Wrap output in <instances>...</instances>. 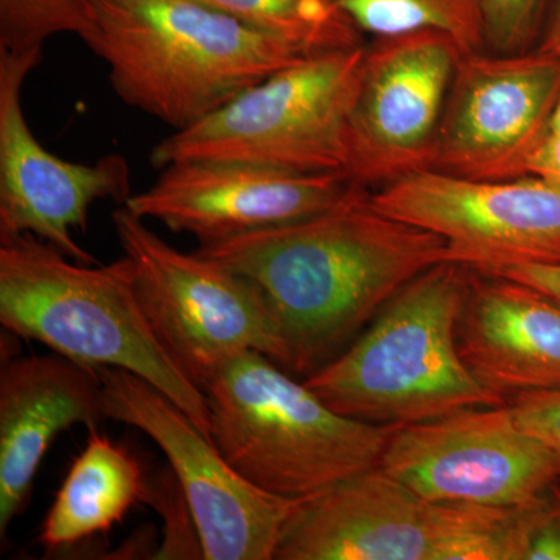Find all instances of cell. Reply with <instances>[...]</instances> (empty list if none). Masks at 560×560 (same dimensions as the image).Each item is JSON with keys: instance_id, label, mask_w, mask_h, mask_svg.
<instances>
[{"instance_id": "1", "label": "cell", "mask_w": 560, "mask_h": 560, "mask_svg": "<svg viewBox=\"0 0 560 560\" xmlns=\"http://www.w3.org/2000/svg\"><path fill=\"white\" fill-rule=\"evenodd\" d=\"M260 290L285 348L283 370L318 371L410 280L452 261L440 235L382 212L357 186L331 208L200 246Z\"/></svg>"}, {"instance_id": "2", "label": "cell", "mask_w": 560, "mask_h": 560, "mask_svg": "<svg viewBox=\"0 0 560 560\" xmlns=\"http://www.w3.org/2000/svg\"><path fill=\"white\" fill-rule=\"evenodd\" d=\"M84 38L121 101L171 125L197 124L304 57L201 0H92Z\"/></svg>"}, {"instance_id": "3", "label": "cell", "mask_w": 560, "mask_h": 560, "mask_svg": "<svg viewBox=\"0 0 560 560\" xmlns=\"http://www.w3.org/2000/svg\"><path fill=\"white\" fill-rule=\"evenodd\" d=\"M0 323L83 366L138 375L212 441L208 397L154 337L127 257L81 264L33 234L0 237Z\"/></svg>"}, {"instance_id": "4", "label": "cell", "mask_w": 560, "mask_h": 560, "mask_svg": "<svg viewBox=\"0 0 560 560\" xmlns=\"http://www.w3.org/2000/svg\"><path fill=\"white\" fill-rule=\"evenodd\" d=\"M469 278V268L456 261L420 272L305 385L331 410L374 425L405 427L506 404L459 353L456 329Z\"/></svg>"}, {"instance_id": "5", "label": "cell", "mask_w": 560, "mask_h": 560, "mask_svg": "<svg viewBox=\"0 0 560 560\" xmlns=\"http://www.w3.org/2000/svg\"><path fill=\"white\" fill-rule=\"evenodd\" d=\"M202 393L221 455L250 485L283 499H311L375 469L397 429L331 410L254 350L221 364Z\"/></svg>"}, {"instance_id": "6", "label": "cell", "mask_w": 560, "mask_h": 560, "mask_svg": "<svg viewBox=\"0 0 560 560\" xmlns=\"http://www.w3.org/2000/svg\"><path fill=\"white\" fill-rule=\"evenodd\" d=\"M533 503H436L375 467L301 500L275 559L523 560Z\"/></svg>"}, {"instance_id": "7", "label": "cell", "mask_w": 560, "mask_h": 560, "mask_svg": "<svg viewBox=\"0 0 560 560\" xmlns=\"http://www.w3.org/2000/svg\"><path fill=\"white\" fill-rule=\"evenodd\" d=\"M364 44L304 55L151 151L158 168L226 161L291 173H345Z\"/></svg>"}, {"instance_id": "8", "label": "cell", "mask_w": 560, "mask_h": 560, "mask_svg": "<svg viewBox=\"0 0 560 560\" xmlns=\"http://www.w3.org/2000/svg\"><path fill=\"white\" fill-rule=\"evenodd\" d=\"M113 223L154 337L198 388L246 350L283 368L278 324L246 276L200 250L173 248L125 206L114 210Z\"/></svg>"}, {"instance_id": "9", "label": "cell", "mask_w": 560, "mask_h": 560, "mask_svg": "<svg viewBox=\"0 0 560 560\" xmlns=\"http://www.w3.org/2000/svg\"><path fill=\"white\" fill-rule=\"evenodd\" d=\"M103 415L145 433L164 452L206 560H275L301 500L250 485L175 401L117 368H95Z\"/></svg>"}, {"instance_id": "10", "label": "cell", "mask_w": 560, "mask_h": 560, "mask_svg": "<svg viewBox=\"0 0 560 560\" xmlns=\"http://www.w3.org/2000/svg\"><path fill=\"white\" fill-rule=\"evenodd\" d=\"M378 467L436 503L515 510L556 485L560 456L522 429L506 401L397 427Z\"/></svg>"}, {"instance_id": "11", "label": "cell", "mask_w": 560, "mask_h": 560, "mask_svg": "<svg viewBox=\"0 0 560 560\" xmlns=\"http://www.w3.org/2000/svg\"><path fill=\"white\" fill-rule=\"evenodd\" d=\"M371 197L382 212L440 235L451 260L471 271L560 259V187L536 176L470 179L429 168Z\"/></svg>"}, {"instance_id": "12", "label": "cell", "mask_w": 560, "mask_h": 560, "mask_svg": "<svg viewBox=\"0 0 560 560\" xmlns=\"http://www.w3.org/2000/svg\"><path fill=\"white\" fill-rule=\"evenodd\" d=\"M463 55L451 36L433 31L377 38L364 47L349 119L350 180L381 189L429 171Z\"/></svg>"}, {"instance_id": "13", "label": "cell", "mask_w": 560, "mask_h": 560, "mask_svg": "<svg viewBox=\"0 0 560 560\" xmlns=\"http://www.w3.org/2000/svg\"><path fill=\"white\" fill-rule=\"evenodd\" d=\"M559 92L560 58L547 51L463 55L431 171L470 179L528 175Z\"/></svg>"}, {"instance_id": "14", "label": "cell", "mask_w": 560, "mask_h": 560, "mask_svg": "<svg viewBox=\"0 0 560 560\" xmlns=\"http://www.w3.org/2000/svg\"><path fill=\"white\" fill-rule=\"evenodd\" d=\"M40 57L0 51V237L33 234L70 259L97 264L72 232L86 231L95 201L131 197L130 168L119 154L75 164L40 145L22 108V86Z\"/></svg>"}, {"instance_id": "15", "label": "cell", "mask_w": 560, "mask_h": 560, "mask_svg": "<svg viewBox=\"0 0 560 560\" xmlns=\"http://www.w3.org/2000/svg\"><path fill=\"white\" fill-rule=\"evenodd\" d=\"M125 208L212 245L307 219L338 205L359 184L345 173H291L226 161L173 162Z\"/></svg>"}, {"instance_id": "16", "label": "cell", "mask_w": 560, "mask_h": 560, "mask_svg": "<svg viewBox=\"0 0 560 560\" xmlns=\"http://www.w3.org/2000/svg\"><path fill=\"white\" fill-rule=\"evenodd\" d=\"M97 371L58 355H22L0 370V537L27 506L40 460L73 425L97 427Z\"/></svg>"}, {"instance_id": "17", "label": "cell", "mask_w": 560, "mask_h": 560, "mask_svg": "<svg viewBox=\"0 0 560 560\" xmlns=\"http://www.w3.org/2000/svg\"><path fill=\"white\" fill-rule=\"evenodd\" d=\"M456 338L475 378L504 399L560 390V301L550 294L470 270Z\"/></svg>"}, {"instance_id": "18", "label": "cell", "mask_w": 560, "mask_h": 560, "mask_svg": "<svg viewBox=\"0 0 560 560\" xmlns=\"http://www.w3.org/2000/svg\"><path fill=\"white\" fill-rule=\"evenodd\" d=\"M95 430L90 429L86 447L70 466L40 528L39 541L49 551L108 533L145 497L138 459Z\"/></svg>"}, {"instance_id": "19", "label": "cell", "mask_w": 560, "mask_h": 560, "mask_svg": "<svg viewBox=\"0 0 560 560\" xmlns=\"http://www.w3.org/2000/svg\"><path fill=\"white\" fill-rule=\"evenodd\" d=\"M304 54L361 46L363 35L340 0H201Z\"/></svg>"}, {"instance_id": "20", "label": "cell", "mask_w": 560, "mask_h": 560, "mask_svg": "<svg viewBox=\"0 0 560 560\" xmlns=\"http://www.w3.org/2000/svg\"><path fill=\"white\" fill-rule=\"evenodd\" d=\"M361 35L372 38L441 32L464 55L486 50L480 0H340Z\"/></svg>"}, {"instance_id": "21", "label": "cell", "mask_w": 560, "mask_h": 560, "mask_svg": "<svg viewBox=\"0 0 560 560\" xmlns=\"http://www.w3.org/2000/svg\"><path fill=\"white\" fill-rule=\"evenodd\" d=\"M94 24L92 0H0V51L43 54L54 35L84 40Z\"/></svg>"}, {"instance_id": "22", "label": "cell", "mask_w": 560, "mask_h": 560, "mask_svg": "<svg viewBox=\"0 0 560 560\" xmlns=\"http://www.w3.org/2000/svg\"><path fill=\"white\" fill-rule=\"evenodd\" d=\"M486 47L495 54L526 50L555 0H480Z\"/></svg>"}, {"instance_id": "23", "label": "cell", "mask_w": 560, "mask_h": 560, "mask_svg": "<svg viewBox=\"0 0 560 560\" xmlns=\"http://www.w3.org/2000/svg\"><path fill=\"white\" fill-rule=\"evenodd\" d=\"M508 404L522 429L560 456V390L517 394Z\"/></svg>"}, {"instance_id": "24", "label": "cell", "mask_w": 560, "mask_h": 560, "mask_svg": "<svg viewBox=\"0 0 560 560\" xmlns=\"http://www.w3.org/2000/svg\"><path fill=\"white\" fill-rule=\"evenodd\" d=\"M523 560H560V490L556 485L533 503Z\"/></svg>"}, {"instance_id": "25", "label": "cell", "mask_w": 560, "mask_h": 560, "mask_svg": "<svg viewBox=\"0 0 560 560\" xmlns=\"http://www.w3.org/2000/svg\"><path fill=\"white\" fill-rule=\"evenodd\" d=\"M481 275L517 280L560 301V259L540 261V264L510 265V267L497 268Z\"/></svg>"}, {"instance_id": "26", "label": "cell", "mask_w": 560, "mask_h": 560, "mask_svg": "<svg viewBox=\"0 0 560 560\" xmlns=\"http://www.w3.org/2000/svg\"><path fill=\"white\" fill-rule=\"evenodd\" d=\"M528 175L560 187V135L550 132L539 143L528 164Z\"/></svg>"}, {"instance_id": "27", "label": "cell", "mask_w": 560, "mask_h": 560, "mask_svg": "<svg viewBox=\"0 0 560 560\" xmlns=\"http://www.w3.org/2000/svg\"><path fill=\"white\" fill-rule=\"evenodd\" d=\"M539 50L560 58V0H555L552 3L550 16L545 24L544 35H541Z\"/></svg>"}, {"instance_id": "28", "label": "cell", "mask_w": 560, "mask_h": 560, "mask_svg": "<svg viewBox=\"0 0 560 560\" xmlns=\"http://www.w3.org/2000/svg\"><path fill=\"white\" fill-rule=\"evenodd\" d=\"M550 132H559L560 135V92L558 102H556L555 110H552Z\"/></svg>"}, {"instance_id": "29", "label": "cell", "mask_w": 560, "mask_h": 560, "mask_svg": "<svg viewBox=\"0 0 560 560\" xmlns=\"http://www.w3.org/2000/svg\"><path fill=\"white\" fill-rule=\"evenodd\" d=\"M556 486H558L559 490H560V477H559V480L556 481Z\"/></svg>"}]
</instances>
